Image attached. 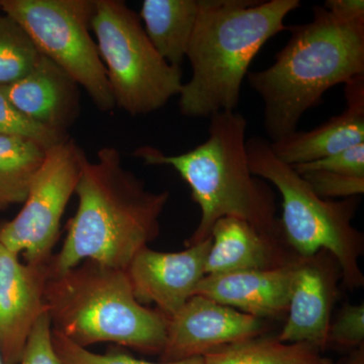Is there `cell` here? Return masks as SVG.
I'll use <instances>...</instances> for the list:
<instances>
[{
	"label": "cell",
	"instance_id": "1f68e13d",
	"mask_svg": "<svg viewBox=\"0 0 364 364\" xmlns=\"http://www.w3.org/2000/svg\"><path fill=\"white\" fill-rule=\"evenodd\" d=\"M4 207H2V205H0V210H2Z\"/></svg>",
	"mask_w": 364,
	"mask_h": 364
},
{
	"label": "cell",
	"instance_id": "4fadbf2b",
	"mask_svg": "<svg viewBox=\"0 0 364 364\" xmlns=\"http://www.w3.org/2000/svg\"><path fill=\"white\" fill-rule=\"evenodd\" d=\"M48 264L21 262L0 244V351L4 364L20 363L28 336L46 312Z\"/></svg>",
	"mask_w": 364,
	"mask_h": 364
},
{
	"label": "cell",
	"instance_id": "2e32d148",
	"mask_svg": "<svg viewBox=\"0 0 364 364\" xmlns=\"http://www.w3.org/2000/svg\"><path fill=\"white\" fill-rule=\"evenodd\" d=\"M346 109L311 131H296L270 142L282 162L298 166L331 156L364 143V74L344 85Z\"/></svg>",
	"mask_w": 364,
	"mask_h": 364
},
{
	"label": "cell",
	"instance_id": "d6986e66",
	"mask_svg": "<svg viewBox=\"0 0 364 364\" xmlns=\"http://www.w3.org/2000/svg\"><path fill=\"white\" fill-rule=\"evenodd\" d=\"M202 364H334L317 347L261 336L227 345L203 356Z\"/></svg>",
	"mask_w": 364,
	"mask_h": 364
},
{
	"label": "cell",
	"instance_id": "30bf717a",
	"mask_svg": "<svg viewBox=\"0 0 364 364\" xmlns=\"http://www.w3.org/2000/svg\"><path fill=\"white\" fill-rule=\"evenodd\" d=\"M264 320L196 294L168 318L161 363L203 358L227 345L265 335Z\"/></svg>",
	"mask_w": 364,
	"mask_h": 364
},
{
	"label": "cell",
	"instance_id": "484cf974",
	"mask_svg": "<svg viewBox=\"0 0 364 364\" xmlns=\"http://www.w3.org/2000/svg\"><path fill=\"white\" fill-rule=\"evenodd\" d=\"M293 168L299 174L320 170L345 176L364 177V143L358 144L353 147L317 161L298 165Z\"/></svg>",
	"mask_w": 364,
	"mask_h": 364
},
{
	"label": "cell",
	"instance_id": "4dcf8cb0",
	"mask_svg": "<svg viewBox=\"0 0 364 364\" xmlns=\"http://www.w3.org/2000/svg\"><path fill=\"white\" fill-rule=\"evenodd\" d=\"M0 11H1V0H0Z\"/></svg>",
	"mask_w": 364,
	"mask_h": 364
},
{
	"label": "cell",
	"instance_id": "83f0119b",
	"mask_svg": "<svg viewBox=\"0 0 364 364\" xmlns=\"http://www.w3.org/2000/svg\"><path fill=\"white\" fill-rule=\"evenodd\" d=\"M323 6L340 21L364 20L363 0H326Z\"/></svg>",
	"mask_w": 364,
	"mask_h": 364
},
{
	"label": "cell",
	"instance_id": "5bb4252c",
	"mask_svg": "<svg viewBox=\"0 0 364 364\" xmlns=\"http://www.w3.org/2000/svg\"><path fill=\"white\" fill-rule=\"evenodd\" d=\"M296 260L286 267L270 269L205 275L196 294L261 320L284 318Z\"/></svg>",
	"mask_w": 364,
	"mask_h": 364
},
{
	"label": "cell",
	"instance_id": "9c48e42d",
	"mask_svg": "<svg viewBox=\"0 0 364 364\" xmlns=\"http://www.w3.org/2000/svg\"><path fill=\"white\" fill-rule=\"evenodd\" d=\"M85 157V151L69 136L47 149L21 212L11 221L0 223L1 245L23 254L26 263L49 264Z\"/></svg>",
	"mask_w": 364,
	"mask_h": 364
},
{
	"label": "cell",
	"instance_id": "ffe728a7",
	"mask_svg": "<svg viewBox=\"0 0 364 364\" xmlns=\"http://www.w3.org/2000/svg\"><path fill=\"white\" fill-rule=\"evenodd\" d=\"M47 149L26 136L0 135V205L25 203Z\"/></svg>",
	"mask_w": 364,
	"mask_h": 364
},
{
	"label": "cell",
	"instance_id": "ba28073f",
	"mask_svg": "<svg viewBox=\"0 0 364 364\" xmlns=\"http://www.w3.org/2000/svg\"><path fill=\"white\" fill-rule=\"evenodd\" d=\"M1 11L26 31L41 54L85 88L100 111L116 107L90 35L95 0H1Z\"/></svg>",
	"mask_w": 364,
	"mask_h": 364
},
{
	"label": "cell",
	"instance_id": "4316f807",
	"mask_svg": "<svg viewBox=\"0 0 364 364\" xmlns=\"http://www.w3.org/2000/svg\"><path fill=\"white\" fill-rule=\"evenodd\" d=\"M18 364H62L52 341V325L46 312L28 336Z\"/></svg>",
	"mask_w": 364,
	"mask_h": 364
},
{
	"label": "cell",
	"instance_id": "8fae6325",
	"mask_svg": "<svg viewBox=\"0 0 364 364\" xmlns=\"http://www.w3.org/2000/svg\"><path fill=\"white\" fill-rule=\"evenodd\" d=\"M341 273L327 251L296 260L286 322L277 338L306 343L324 351Z\"/></svg>",
	"mask_w": 364,
	"mask_h": 364
},
{
	"label": "cell",
	"instance_id": "7c38bea8",
	"mask_svg": "<svg viewBox=\"0 0 364 364\" xmlns=\"http://www.w3.org/2000/svg\"><path fill=\"white\" fill-rule=\"evenodd\" d=\"M210 238L179 252H160L145 247L127 268L134 294L144 306L154 304L168 318L196 296L205 277Z\"/></svg>",
	"mask_w": 364,
	"mask_h": 364
},
{
	"label": "cell",
	"instance_id": "7a4b0ae2",
	"mask_svg": "<svg viewBox=\"0 0 364 364\" xmlns=\"http://www.w3.org/2000/svg\"><path fill=\"white\" fill-rule=\"evenodd\" d=\"M287 31L291 38L272 65L247 74L263 102L269 142L298 131L301 117L323 102L326 91L364 74V20L340 21L315 6L310 23Z\"/></svg>",
	"mask_w": 364,
	"mask_h": 364
},
{
	"label": "cell",
	"instance_id": "ac0fdd59",
	"mask_svg": "<svg viewBox=\"0 0 364 364\" xmlns=\"http://www.w3.org/2000/svg\"><path fill=\"white\" fill-rule=\"evenodd\" d=\"M205 4V0H144L139 14L144 30L170 65L181 68Z\"/></svg>",
	"mask_w": 364,
	"mask_h": 364
},
{
	"label": "cell",
	"instance_id": "e0dca14e",
	"mask_svg": "<svg viewBox=\"0 0 364 364\" xmlns=\"http://www.w3.org/2000/svg\"><path fill=\"white\" fill-rule=\"evenodd\" d=\"M210 238L205 275L286 267L299 258L282 239L261 233L237 218L217 221Z\"/></svg>",
	"mask_w": 364,
	"mask_h": 364
},
{
	"label": "cell",
	"instance_id": "f1b7e54d",
	"mask_svg": "<svg viewBox=\"0 0 364 364\" xmlns=\"http://www.w3.org/2000/svg\"><path fill=\"white\" fill-rule=\"evenodd\" d=\"M340 364H364V345L350 351Z\"/></svg>",
	"mask_w": 364,
	"mask_h": 364
},
{
	"label": "cell",
	"instance_id": "8992f818",
	"mask_svg": "<svg viewBox=\"0 0 364 364\" xmlns=\"http://www.w3.org/2000/svg\"><path fill=\"white\" fill-rule=\"evenodd\" d=\"M249 167L254 176L272 183L282 196L280 231L299 257L327 251L338 263L341 282L349 291L364 286L360 258L364 236L352 224L359 198H321L301 174L275 156L270 142L261 136L246 141Z\"/></svg>",
	"mask_w": 364,
	"mask_h": 364
},
{
	"label": "cell",
	"instance_id": "d4e9b609",
	"mask_svg": "<svg viewBox=\"0 0 364 364\" xmlns=\"http://www.w3.org/2000/svg\"><path fill=\"white\" fill-rule=\"evenodd\" d=\"M301 176L318 196L327 200H344L364 193V177L320 170L304 172Z\"/></svg>",
	"mask_w": 364,
	"mask_h": 364
},
{
	"label": "cell",
	"instance_id": "5b68a950",
	"mask_svg": "<svg viewBox=\"0 0 364 364\" xmlns=\"http://www.w3.org/2000/svg\"><path fill=\"white\" fill-rule=\"evenodd\" d=\"M52 329L73 343L112 342L145 354L160 355L168 318L139 303L126 270L86 260L45 287Z\"/></svg>",
	"mask_w": 364,
	"mask_h": 364
},
{
	"label": "cell",
	"instance_id": "44dd1931",
	"mask_svg": "<svg viewBox=\"0 0 364 364\" xmlns=\"http://www.w3.org/2000/svg\"><path fill=\"white\" fill-rule=\"evenodd\" d=\"M41 56L26 31L6 14H0V87L25 77Z\"/></svg>",
	"mask_w": 364,
	"mask_h": 364
},
{
	"label": "cell",
	"instance_id": "3957f363",
	"mask_svg": "<svg viewBox=\"0 0 364 364\" xmlns=\"http://www.w3.org/2000/svg\"><path fill=\"white\" fill-rule=\"evenodd\" d=\"M205 142L179 155L150 146L136 150L147 165L172 167L188 184L200 208V220L184 245L208 240L222 218L243 220L261 233L282 239L275 195L267 181L254 176L246 151L247 119L237 112L213 114Z\"/></svg>",
	"mask_w": 364,
	"mask_h": 364
},
{
	"label": "cell",
	"instance_id": "603a6c76",
	"mask_svg": "<svg viewBox=\"0 0 364 364\" xmlns=\"http://www.w3.org/2000/svg\"><path fill=\"white\" fill-rule=\"evenodd\" d=\"M0 135L26 136L44 146L46 149H49L52 146L61 143L62 141L68 138L67 135H61L56 132L49 130L23 116L9 102L1 87H0Z\"/></svg>",
	"mask_w": 364,
	"mask_h": 364
},
{
	"label": "cell",
	"instance_id": "6da1fadb",
	"mask_svg": "<svg viewBox=\"0 0 364 364\" xmlns=\"http://www.w3.org/2000/svg\"><path fill=\"white\" fill-rule=\"evenodd\" d=\"M75 193L78 208L67 224L61 250L53 255L50 277L86 260L126 270L134 257L160 234L167 191H149L124 168L119 150L105 147L97 160L85 157Z\"/></svg>",
	"mask_w": 364,
	"mask_h": 364
},
{
	"label": "cell",
	"instance_id": "cb8c5ba5",
	"mask_svg": "<svg viewBox=\"0 0 364 364\" xmlns=\"http://www.w3.org/2000/svg\"><path fill=\"white\" fill-rule=\"evenodd\" d=\"M352 351L364 345V305L345 304L332 318L328 333V346Z\"/></svg>",
	"mask_w": 364,
	"mask_h": 364
},
{
	"label": "cell",
	"instance_id": "52a82bcc",
	"mask_svg": "<svg viewBox=\"0 0 364 364\" xmlns=\"http://www.w3.org/2000/svg\"><path fill=\"white\" fill-rule=\"evenodd\" d=\"M97 38L116 107L131 116L156 112L181 93L182 71L151 44L140 16L121 0H95Z\"/></svg>",
	"mask_w": 364,
	"mask_h": 364
},
{
	"label": "cell",
	"instance_id": "9a60e30c",
	"mask_svg": "<svg viewBox=\"0 0 364 364\" xmlns=\"http://www.w3.org/2000/svg\"><path fill=\"white\" fill-rule=\"evenodd\" d=\"M1 88L23 116L61 135L78 116L77 83L44 55L25 77Z\"/></svg>",
	"mask_w": 364,
	"mask_h": 364
},
{
	"label": "cell",
	"instance_id": "7402d4cb",
	"mask_svg": "<svg viewBox=\"0 0 364 364\" xmlns=\"http://www.w3.org/2000/svg\"><path fill=\"white\" fill-rule=\"evenodd\" d=\"M55 351L62 364H202L203 358L186 359L176 363H150L121 352L95 353L85 347L73 343L59 332L52 329Z\"/></svg>",
	"mask_w": 364,
	"mask_h": 364
},
{
	"label": "cell",
	"instance_id": "f546056e",
	"mask_svg": "<svg viewBox=\"0 0 364 364\" xmlns=\"http://www.w3.org/2000/svg\"><path fill=\"white\" fill-rule=\"evenodd\" d=\"M0 364H4V358H2L1 351H0Z\"/></svg>",
	"mask_w": 364,
	"mask_h": 364
},
{
	"label": "cell",
	"instance_id": "277c9868",
	"mask_svg": "<svg viewBox=\"0 0 364 364\" xmlns=\"http://www.w3.org/2000/svg\"><path fill=\"white\" fill-rule=\"evenodd\" d=\"M301 6L299 0H205L186 53L193 76L179 93L181 114L235 112L253 59L287 31L284 20Z\"/></svg>",
	"mask_w": 364,
	"mask_h": 364
}]
</instances>
